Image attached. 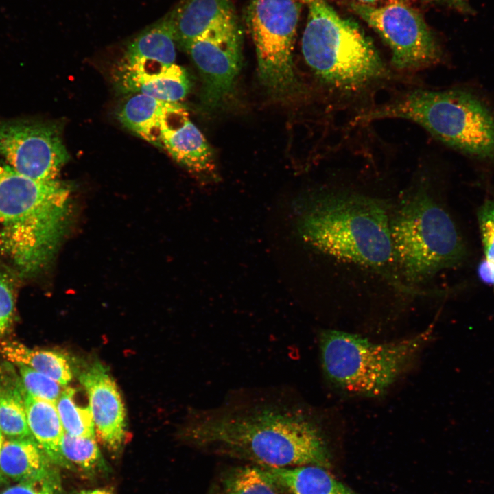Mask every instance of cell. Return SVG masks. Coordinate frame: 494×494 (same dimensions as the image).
<instances>
[{
  "label": "cell",
  "mask_w": 494,
  "mask_h": 494,
  "mask_svg": "<svg viewBox=\"0 0 494 494\" xmlns=\"http://www.w3.org/2000/svg\"><path fill=\"white\" fill-rule=\"evenodd\" d=\"M183 438L196 448L266 467H331L318 420L291 392L242 390L194 412Z\"/></svg>",
  "instance_id": "1"
},
{
  "label": "cell",
  "mask_w": 494,
  "mask_h": 494,
  "mask_svg": "<svg viewBox=\"0 0 494 494\" xmlns=\"http://www.w3.org/2000/svg\"><path fill=\"white\" fill-rule=\"evenodd\" d=\"M390 204L346 190L323 191L298 203L296 231L301 239L325 255L378 272L409 292L392 272Z\"/></svg>",
  "instance_id": "2"
},
{
  "label": "cell",
  "mask_w": 494,
  "mask_h": 494,
  "mask_svg": "<svg viewBox=\"0 0 494 494\" xmlns=\"http://www.w3.org/2000/svg\"><path fill=\"white\" fill-rule=\"evenodd\" d=\"M387 118L414 122L462 154L494 161V111L466 89H415L359 115L355 121Z\"/></svg>",
  "instance_id": "3"
},
{
  "label": "cell",
  "mask_w": 494,
  "mask_h": 494,
  "mask_svg": "<svg viewBox=\"0 0 494 494\" xmlns=\"http://www.w3.org/2000/svg\"><path fill=\"white\" fill-rule=\"evenodd\" d=\"M390 229L396 266L410 284L425 282L466 257L454 220L423 178L412 185L391 213Z\"/></svg>",
  "instance_id": "4"
},
{
  "label": "cell",
  "mask_w": 494,
  "mask_h": 494,
  "mask_svg": "<svg viewBox=\"0 0 494 494\" xmlns=\"http://www.w3.org/2000/svg\"><path fill=\"white\" fill-rule=\"evenodd\" d=\"M302 1L308 9L302 52L322 82L336 91L352 93L386 76L377 50L357 23L340 16L326 0Z\"/></svg>",
  "instance_id": "5"
},
{
  "label": "cell",
  "mask_w": 494,
  "mask_h": 494,
  "mask_svg": "<svg viewBox=\"0 0 494 494\" xmlns=\"http://www.w3.org/2000/svg\"><path fill=\"white\" fill-rule=\"evenodd\" d=\"M429 327L414 336L375 342L359 334L324 330L319 336L320 361L327 379L353 395L384 394L412 366L432 336Z\"/></svg>",
  "instance_id": "6"
},
{
  "label": "cell",
  "mask_w": 494,
  "mask_h": 494,
  "mask_svg": "<svg viewBox=\"0 0 494 494\" xmlns=\"http://www.w3.org/2000/svg\"><path fill=\"white\" fill-rule=\"evenodd\" d=\"M301 5L297 0H250L247 7L259 78L276 97L289 96L298 89L293 49Z\"/></svg>",
  "instance_id": "7"
},
{
  "label": "cell",
  "mask_w": 494,
  "mask_h": 494,
  "mask_svg": "<svg viewBox=\"0 0 494 494\" xmlns=\"http://www.w3.org/2000/svg\"><path fill=\"white\" fill-rule=\"evenodd\" d=\"M347 5L388 45L392 64L397 70L419 71L440 60L441 49L432 32L421 14L408 3Z\"/></svg>",
  "instance_id": "8"
},
{
  "label": "cell",
  "mask_w": 494,
  "mask_h": 494,
  "mask_svg": "<svg viewBox=\"0 0 494 494\" xmlns=\"http://www.w3.org/2000/svg\"><path fill=\"white\" fill-rule=\"evenodd\" d=\"M242 46L236 16L211 26L185 50L201 75L202 100L207 108L220 106L231 93L241 68Z\"/></svg>",
  "instance_id": "9"
},
{
  "label": "cell",
  "mask_w": 494,
  "mask_h": 494,
  "mask_svg": "<svg viewBox=\"0 0 494 494\" xmlns=\"http://www.w3.org/2000/svg\"><path fill=\"white\" fill-rule=\"evenodd\" d=\"M0 154L19 174L36 180H57L69 154L54 124L0 122Z\"/></svg>",
  "instance_id": "10"
},
{
  "label": "cell",
  "mask_w": 494,
  "mask_h": 494,
  "mask_svg": "<svg viewBox=\"0 0 494 494\" xmlns=\"http://www.w3.org/2000/svg\"><path fill=\"white\" fill-rule=\"evenodd\" d=\"M69 207L3 226L0 245L23 271L40 268L53 253L64 231Z\"/></svg>",
  "instance_id": "11"
},
{
  "label": "cell",
  "mask_w": 494,
  "mask_h": 494,
  "mask_svg": "<svg viewBox=\"0 0 494 494\" xmlns=\"http://www.w3.org/2000/svg\"><path fill=\"white\" fill-rule=\"evenodd\" d=\"M69 191L58 180H36L0 165V225L67 207Z\"/></svg>",
  "instance_id": "12"
},
{
  "label": "cell",
  "mask_w": 494,
  "mask_h": 494,
  "mask_svg": "<svg viewBox=\"0 0 494 494\" xmlns=\"http://www.w3.org/2000/svg\"><path fill=\"white\" fill-rule=\"evenodd\" d=\"M78 379L88 396L96 435L110 454H119L127 431L125 407L117 384L99 362L82 369Z\"/></svg>",
  "instance_id": "13"
},
{
  "label": "cell",
  "mask_w": 494,
  "mask_h": 494,
  "mask_svg": "<svg viewBox=\"0 0 494 494\" xmlns=\"http://www.w3.org/2000/svg\"><path fill=\"white\" fill-rule=\"evenodd\" d=\"M161 147L191 172L209 175L215 170L212 150L180 102H167L161 125Z\"/></svg>",
  "instance_id": "14"
},
{
  "label": "cell",
  "mask_w": 494,
  "mask_h": 494,
  "mask_svg": "<svg viewBox=\"0 0 494 494\" xmlns=\"http://www.w3.org/2000/svg\"><path fill=\"white\" fill-rule=\"evenodd\" d=\"M176 45L168 12L129 43L114 69L137 72L158 70L175 63Z\"/></svg>",
  "instance_id": "15"
},
{
  "label": "cell",
  "mask_w": 494,
  "mask_h": 494,
  "mask_svg": "<svg viewBox=\"0 0 494 494\" xmlns=\"http://www.w3.org/2000/svg\"><path fill=\"white\" fill-rule=\"evenodd\" d=\"M113 82L123 93L144 94L167 102H179L191 88L189 75L174 63L152 71H113Z\"/></svg>",
  "instance_id": "16"
},
{
  "label": "cell",
  "mask_w": 494,
  "mask_h": 494,
  "mask_svg": "<svg viewBox=\"0 0 494 494\" xmlns=\"http://www.w3.org/2000/svg\"><path fill=\"white\" fill-rule=\"evenodd\" d=\"M169 13L176 45L185 51L209 27L237 16L231 0H180Z\"/></svg>",
  "instance_id": "17"
},
{
  "label": "cell",
  "mask_w": 494,
  "mask_h": 494,
  "mask_svg": "<svg viewBox=\"0 0 494 494\" xmlns=\"http://www.w3.org/2000/svg\"><path fill=\"white\" fill-rule=\"evenodd\" d=\"M23 401L33 438L54 464L76 471L64 458L62 452L61 444L64 430L56 403L27 392Z\"/></svg>",
  "instance_id": "18"
},
{
  "label": "cell",
  "mask_w": 494,
  "mask_h": 494,
  "mask_svg": "<svg viewBox=\"0 0 494 494\" xmlns=\"http://www.w3.org/2000/svg\"><path fill=\"white\" fill-rule=\"evenodd\" d=\"M33 437L5 439L0 456L3 478L15 482L45 478L57 473Z\"/></svg>",
  "instance_id": "19"
},
{
  "label": "cell",
  "mask_w": 494,
  "mask_h": 494,
  "mask_svg": "<svg viewBox=\"0 0 494 494\" xmlns=\"http://www.w3.org/2000/svg\"><path fill=\"white\" fill-rule=\"evenodd\" d=\"M263 469L283 489L293 494H358L319 466L263 467Z\"/></svg>",
  "instance_id": "20"
},
{
  "label": "cell",
  "mask_w": 494,
  "mask_h": 494,
  "mask_svg": "<svg viewBox=\"0 0 494 494\" xmlns=\"http://www.w3.org/2000/svg\"><path fill=\"white\" fill-rule=\"evenodd\" d=\"M167 104L144 94H129L117 110V119L143 139L161 147V125Z\"/></svg>",
  "instance_id": "21"
},
{
  "label": "cell",
  "mask_w": 494,
  "mask_h": 494,
  "mask_svg": "<svg viewBox=\"0 0 494 494\" xmlns=\"http://www.w3.org/2000/svg\"><path fill=\"white\" fill-rule=\"evenodd\" d=\"M0 354L5 360L41 373L64 387L73 378L68 357L59 351L32 349L17 342H9L0 344Z\"/></svg>",
  "instance_id": "22"
},
{
  "label": "cell",
  "mask_w": 494,
  "mask_h": 494,
  "mask_svg": "<svg viewBox=\"0 0 494 494\" xmlns=\"http://www.w3.org/2000/svg\"><path fill=\"white\" fill-rule=\"evenodd\" d=\"M61 449L64 458L77 470L95 477L109 472L95 438L74 436L64 432Z\"/></svg>",
  "instance_id": "23"
},
{
  "label": "cell",
  "mask_w": 494,
  "mask_h": 494,
  "mask_svg": "<svg viewBox=\"0 0 494 494\" xmlns=\"http://www.w3.org/2000/svg\"><path fill=\"white\" fill-rule=\"evenodd\" d=\"M226 494H281L283 489L263 468H236L224 479Z\"/></svg>",
  "instance_id": "24"
},
{
  "label": "cell",
  "mask_w": 494,
  "mask_h": 494,
  "mask_svg": "<svg viewBox=\"0 0 494 494\" xmlns=\"http://www.w3.org/2000/svg\"><path fill=\"white\" fill-rule=\"evenodd\" d=\"M75 395L74 389L64 387L56 403L64 432L74 436L95 438L91 408L89 405H78Z\"/></svg>",
  "instance_id": "25"
},
{
  "label": "cell",
  "mask_w": 494,
  "mask_h": 494,
  "mask_svg": "<svg viewBox=\"0 0 494 494\" xmlns=\"http://www.w3.org/2000/svg\"><path fill=\"white\" fill-rule=\"evenodd\" d=\"M0 431L8 438L32 437L24 401L16 392H9L0 397Z\"/></svg>",
  "instance_id": "26"
},
{
  "label": "cell",
  "mask_w": 494,
  "mask_h": 494,
  "mask_svg": "<svg viewBox=\"0 0 494 494\" xmlns=\"http://www.w3.org/2000/svg\"><path fill=\"white\" fill-rule=\"evenodd\" d=\"M26 392L32 396L56 403L64 386L52 378L22 364H18ZM66 387V386H65Z\"/></svg>",
  "instance_id": "27"
},
{
  "label": "cell",
  "mask_w": 494,
  "mask_h": 494,
  "mask_svg": "<svg viewBox=\"0 0 494 494\" xmlns=\"http://www.w3.org/2000/svg\"><path fill=\"white\" fill-rule=\"evenodd\" d=\"M478 221L484 257L494 261V197L486 200L480 207Z\"/></svg>",
  "instance_id": "28"
},
{
  "label": "cell",
  "mask_w": 494,
  "mask_h": 494,
  "mask_svg": "<svg viewBox=\"0 0 494 494\" xmlns=\"http://www.w3.org/2000/svg\"><path fill=\"white\" fill-rule=\"evenodd\" d=\"M1 494H62L58 473L45 478L16 482Z\"/></svg>",
  "instance_id": "29"
},
{
  "label": "cell",
  "mask_w": 494,
  "mask_h": 494,
  "mask_svg": "<svg viewBox=\"0 0 494 494\" xmlns=\"http://www.w3.org/2000/svg\"><path fill=\"white\" fill-rule=\"evenodd\" d=\"M14 311V296L11 283L0 274V337L10 325Z\"/></svg>",
  "instance_id": "30"
},
{
  "label": "cell",
  "mask_w": 494,
  "mask_h": 494,
  "mask_svg": "<svg viewBox=\"0 0 494 494\" xmlns=\"http://www.w3.org/2000/svg\"><path fill=\"white\" fill-rule=\"evenodd\" d=\"M477 272L479 279L484 283L494 288V261L484 257L479 263Z\"/></svg>",
  "instance_id": "31"
},
{
  "label": "cell",
  "mask_w": 494,
  "mask_h": 494,
  "mask_svg": "<svg viewBox=\"0 0 494 494\" xmlns=\"http://www.w3.org/2000/svg\"><path fill=\"white\" fill-rule=\"evenodd\" d=\"M347 4H357L365 6H381L393 3H408V0H344Z\"/></svg>",
  "instance_id": "32"
},
{
  "label": "cell",
  "mask_w": 494,
  "mask_h": 494,
  "mask_svg": "<svg viewBox=\"0 0 494 494\" xmlns=\"http://www.w3.org/2000/svg\"><path fill=\"white\" fill-rule=\"evenodd\" d=\"M430 2H434L437 3H441L443 5H448L451 8H453L454 9L461 10V11H467L468 10V4L467 3V0H427Z\"/></svg>",
  "instance_id": "33"
},
{
  "label": "cell",
  "mask_w": 494,
  "mask_h": 494,
  "mask_svg": "<svg viewBox=\"0 0 494 494\" xmlns=\"http://www.w3.org/2000/svg\"><path fill=\"white\" fill-rule=\"evenodd\" d=\"M78 494H114L113 492L106 488H98L94 489L84 490Z\"/></svg>",
  "instance_id": "34"
},
{
  "label": "cell",
  "mask_w": 494,
  "mask_h": 494,
  "mask_svg": "<svg viewBox=\"0 0 494 494\" xmlns=\"http://www.w3.org/2000/svg\"><path fill=\"white\" fill-rule=\"evenodd\" d=\"M4 440H5L4 436L0 431V456H1V449H2V446H3ZM3 477L0 471V482L1 480H3Z\"/></svg>",
  "instance_id": "35"
},
{
  "label": "cell",
  "mask_w": 494,
  "mask_h": 494,
  "mask_svg": "<svg viewBox=\"0 0 494 494\" xmlns=\"http://www.w3.org/2000/svg\"><path fill=\"white\" fill-rule=\"evenodd\" d=\"M1 395L0 394V397H1Z\"/></svg>",
  "instance_id": "36"
}]
</instances>
